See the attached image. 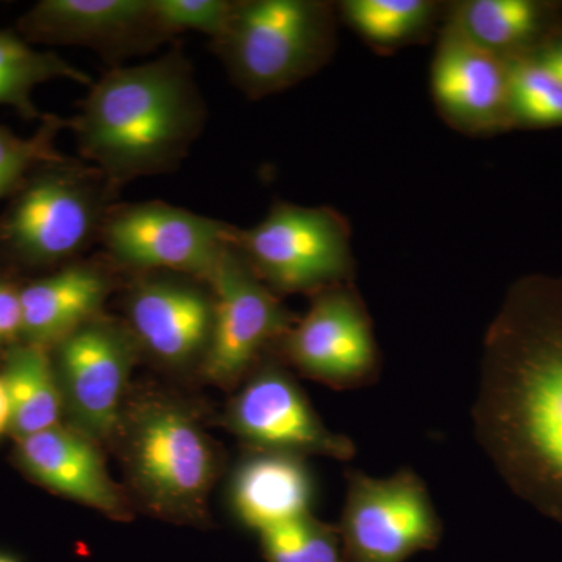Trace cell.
<instances>
[{
	"label": "cell",
	"mask_w": 562,
	"mask_h": 562,
	"mask_svg": "<svg viewBox=\"0 0 562 562\" xmlns=\"http://www.w3.org/2000/svg\"><path fill=\"white\" fill-rule=\"evenodd\" d=\"M0 562H14L13 560H9V558L0 557Z\"/></svg>",
	"instance_id": "cell-30"
},
{
	"label": "cell",
	"mask_w": 562,
	"mask_h": 562,
	"mask_svg": "<svg viewBox=\"0 0 562 562\" xmlns=\"http://www.w3.org/2000/svg\"><path fill=\"white\" fill-rule=\"evenodd\" d=\"M128 464L139 490L171 512L198 508L214 475V457L201 428L165 403L146 406L133 420Z\"/></svg>",
	"instance_id": "cell-12"
},
{
	"label": "cell",
	"mask_w": 562,
	"mask_h": 562,
	"mask_svg": "<svg viewBox=\"0 0 562 562\" xmlns=\"http://www.w3.org/2000/svg\"><path fill=\"white\" fill-rule=\"evenodd\" d=\"M50 350L76 430L95 442L110 438L138 350L127 324L99 314Z\"/></svg>",
	"instance_id": "cell-10"
},
{
	"label": "cell",
	"mask_w": 562,
	"mask_h": 562,
	"mask_svg": "<svg viewBox=\"0 0 562 562\" xmlns=\"http://www.w3.org/2000/svg\"><path fill=\"white\" fill-rule=\"evenodd\" d=\"M162 27L172 38L183 32H201L211 43L231 24L236 0H151Z\"/></svg>",
	"instance_id": "cell-26"
},
{
	"label": "cell",
	"mask_w": 562,
	"mask_h": 562,
	"mask_svg": "<svg viewBox=\"0 0 562 562\" xmlns=\"http://www.w3.org/2000/svg\"><path fill=\"white\" fill-rule=\"evenodd\" d=\"M508 66L512 132L562 127V81L532 58L508 61Z\"/></svg>",
	"instance_id": "cell-23"
},
{
	"label": "cell",
	"mask_w": 562,
	"mask_h": 562,
	"mask_svg": "<svg viewBox=\"0 0 562 562\" xmlns=\"http://www.w3.org/2000/svg\"><path fill=\"white\" fill-rule=\"evenodd\" d=\"M231 495L236 516L260 535L312 514L316 482L303 458L254 450L236 469Z\"/></svg>",
	"instance_id": "cell-18"
},
{
	"label": "cell",
	"mask_w": 562,
	"mask_h": 562,
	"mask_svg": "<svg viewBox=\"0 0 562 562\" xmlns=\"http://www.w3.org/2000/svg\"><path fill=\"white\" fill-rule=\"evenodd\" d=\"M10 425V406L9 398H7L5 387H3L2 380H0V435L9 430Z\"/></svg>",
	"instance_id": "cell-29"
},
{
	"label": "cell",
	"mask_w": 562,
	"mask_h": 562,
	"mask_svg": "<svg viewBox=\"0 0 562 562\" xmlns=\"http://www.w3.org/2000/svg\"><path fill=\"white\" fill-rule=\"evenodd\" d=\"M213 327L202 360L213 382L233 384L258 368L299 319L249 268L239 250L225 249L209 280Z\"/></svg>",
	"instance_id": "cell-8"
},
{
	"label": "cell",
	"mask_w": 562,
	"mask_h": 562,
	"mask_svg": "<svg viewBox=\"0 0 562 562\" xmlns=\"http://www.w3.org/2000/svg\"><path fill=\"white\" fill-rule=\"evenodd\" d=\"M277 350L303 375L335 390L372 384L382 364L371 314L353 281L312 295Z\"/></svg>",
	"instance_id": "cell-9"
},
{
	"label": "cell",
	"mask_w": 562,
	"mask_h": 562,
	"mask_svg": "<svg viewBox=\"0 0 562 562\" xmlns=\"http://www.w3.org/2000/svg\"><path fill=\"white\" fill-rule=\"evenodd\" d=\"M528 58L538 61L562 81V27Z\"/></svg>",
	"instance_id": "cell-28"
},
{
	"label": "cell",
	"mask_w": 562,
	"mask_h": 562,
	"mask_svg": "<svg viewBox=\"0 0 562 562\" xmlns=\"http://www.w3.org/2000/svg\"><path fill=\"white\" fill-rule=\"evenodd\" d=\"M63 128H69L68 117L55 114H46L31 138H21L0 125V202L9 201L38 166L65 157L55 147Z\"/></svg>",
	"instance_id": "cell-25"
},
{
	"label": "cell",
	"mask_w": 562,
	"mask_h": 562,
	"mask_svg": "<svg viewBox=\"0 0 562 562\" xmlns=\"http://www.w3.org/2000/svg\"><path fill=\"white\" fill-rule=\"evenodd\" d=\"M339 21L376 54L390 55L438 35L449 2L436 0H342Z\"/></svg>",
	"instance_id": "cell-21"
},
{
	"label": "cell",
	"mask_w": 562,
	"mask_h": 562,
	"mask_svg": "<svg viewBox=\"0 0 562 562\" xmlns=\"http://www.w3.org/2000/svg\"><path fill=\"white\" fill-rule=\"evenodd\" d=\"M22 342L21 286L0 272V350Z\"/></svg>",
	"instance_id": "cell-27"
},
{
	"label": "cell",
	"mask_w": 562,
	"mask_h": 562,
	"mask_svg": "<svg viewBox=\"0 0 562 562\" xmlns=\"http://www.w3.org/2000/svg\"><path fill=\"white\" fill-rule=\"evenodd\" d=\"M233 246L279 297L353 281L350 224L331 206L277 201L254 227H236Z\"/></svg>",
	"instance_id": "cell-5"
},
{
	"label": "cell",
	"mask_w": 562,
	"mask_h": 562,
	"mask_svg": "<svg viewBox=\"0 0 562 562\" xmlns=\"http://www.w3.org/2000/svg\"><path fill=\"white\" fill-rule=\"evenodd\" d=\"M127 327L155 360H203L213 327V292L205 281L173 272L135 273L125 299Z\"/></svg>",
	"instance_id": "cell-15"
},
{
	"label": "cell",
	"mask_w": 562,
	"mask_h": 562,
	"mask_svg": "<svg viewBox=\"0 0 562 562\" xmlns=\"http://www.w3.org/2000/svg\"><path fill=\"white\" fill-rule=\"evenodd\" d=\"M18 29L31 44L88 47L111 68L173 41L151 0H41Z\"/></svg>",
	"instance_id": "cell-13"
},
{
	"label": "cell",
	"mask_w": 562,
	"mask_h": 562,
	"mask_svg": "<svg viewBox=\"0 0 562 562\" xmlns=\"http://www.w3.org/2000/svg\"><path fill=\"white\" fill-rule=\"evenodd\" d=\"M68 79L90 88V74L63 60L55 52L33 49L20 33L0 31V105L11 106L24 120L43 121L32 101L33 90L41 83Z\"/></svg>",
	"instance_id": "cell-22"
},
{
	"label": "cell",
	"mask_w": 562,
	"mask_h": 562,
	"mask_svg": "<svg viewBox=\"0 0 562 562\" xmlns=\"http://www.w3.org/2000/svg\"><path fill=\"white\" fill-rule=\"evenodd\" d=\"M260 538L269 562H349L338 527L313 514L261 531Z\"/></svg>",
	"instance_id": "cell-24"
},
{
	"label": "cell",
	"mask_w": 562,
	"mask_h": 562,
	"mask_svg": "<svg viewBox=\"0 0 562 562\" xmlns=\"http://www.w3.org/2000/svg\"><path fill=\"white\" fill-rule=\"evenodd\" d=\"M114 271L105 255L83 257L21 286L22 342L52 349L102 314L116 283Z\"/></svg>",
	"instance_id": "cell-16"
},
{
	"label": "cell",
	"mask_w": 562,
	"mask_h": 562,
	"mask_svg": "<svg viewBox=\"0 0 562 562\" xmlns=\"http://www.w3.org/2000/svg\"><path fill=\"white\" fill-rule=\"evenodd\" d=\"M18 442L22 465L36 482L109 516L125 513L95 441L83 432L57 425Z\"/></svg>",
	"instance_id": "cell-17"
},
{
	"label": "cell",
	"mask_w": 562,
	"mask_h": 562,
	"mask_svg": "<svg viewBox=\"0 0 562 562\" xmlns=\"http://www.w3.org/2000/svg\"><path fill=\"white\" fill-rule=\"evenodd\" d=\"M446 20L482 49L505 61L535 54L562 27V2L552 0H458Z\"/></svg>",
	"instance_id": "cell-19"
},
{
	"label": "cell",
	"mask_w": 562,
	"mask_h": 562,
	"mask_svg": "<svg viewBox=\"0 0 562 562\" xmlns=\"http://www.w3.org/2000/svg\"><path fill=\"white\" fill-rule=\"evenodd\" d=\"M339 538L349 562H405L438 547L442 524L425 483L412 469L386 479L346 473Z\"/></svg>",
	"instance_id": "cell-7"
},
{
	"label": "cell",
	"mask_w": 562,
	"mask_h": 562,
	"mask_svg": "<svg viewBox=\"0 0 562 562\" xmlns=\"http://www.w3.org/2000/svg\"><path fill=\"white\" fill-rule=\"evenodd\" d=\"M480 446L514 494L562 525V276L514 281L484 335Z\"/></svg>",
	"instance_id": "cell-1"
},
{
	"label": "cell",
	"mask_w": 562,
	"mask_h": 562,
	"mask_svg": "<svg viewBox=\"0 0 562 562\" xmlns=\"http://www.w3.org/2000/svg\"><path fill=\"white\" fill-rule=\"evenodd\" d=\"M0 380L9 398V431L18 441L60 425L65 401L50 349L29 342L11 347Z\"/></svg>",
	"instance_id": "cell-20"
},
{
	"label": "cell",
	"mask_w": 562,
	"mask_h": 562,
	"mask_svg": "<svg viewBox=\"0 0 562 562\" xmlns=\"http://www.w3.org/2000/svg\"><path fill=\"white\" fill-rule=\"evenodd\" d=\"M117 195L90 162L66 155L44 162L0 211V266L55 271L83 258Z\"/></svg>",
	"instance_id": "cell-3"
},
{
	"label": "cell",
	"mask_w": 562,
	"mask_h": 562,
	"mask_svg": "<svg viewBox=\"0 0 562 562\" xmlns=\"http://www.w3.org/2000/svg\"><path fill=\"white\" fill-rule=\"evenodd\" d=\"M339 22L328 0H236L227 31L211 44L232 83L260 101L324 69Z\"/></svg>",
	"instance_id": "cell-4"
},
{
	"label": "cell",
	"mask_w": 562,
	"mask_h": 562,
	"mask_svg": "<svg viewBox=\"0 0 562 562\" xmlns=\"http://www.w3.org/2000/svg\"><path fill=\"white\" fill-rule=\"evenodd\" d=\"M439 116L462 135L487 138L509 128L508 61L495 57L443 20L430 66Z\"/></svg>",
	"instance_id": "cell-14"
},
{
	"label": "cell",
	"mask_w": 562,
	"mask_h": 562,
	"mask_svg": "<svg viewBox=\"0 0 562 562\" xmlns=\"http://www.w3.org/2000/svg\"><path fill=\"white\" fill-rule=\"evenodd\" d=\"M176 46L155 60L111 68L69 117L81 160L117 192L143 177L177 171L206 122L190 58Z\"/></svg>",
	"instance_id": "cell-2"
},
{
	"label": "cell",
	"mask_w": 562,
	"mask_h": 562,
	"mask_svg": "<svg viewBox=\"0 0 562 562\" xmlns=\"http://www.w3.org/2000/svg\"><path fill=\"white\" fill-rule=\"evenodd\" d=\"M232 430L254 450L350 461L357 446L322 422L290 373L266 362L238 392L228 409Z\"/></svg>",
	"instance_id": "cell-11"
},
{
	"label": "cell",
	"mask_w": 562,
	"mask_h": 562,
	"mask_svg": "<svg viewBox=\"0 0 562 562\" xmlns=\"http://www.w3.org/2000/svg\"><path fill=\"white\" fill-rule=\"evenodd\" d=\"M235 225L162 201L114 203L103 222V255L117 271L173 272L209 283Z\"/></svg>",
	"instance_id": "cell-6"
}]
</instances>
